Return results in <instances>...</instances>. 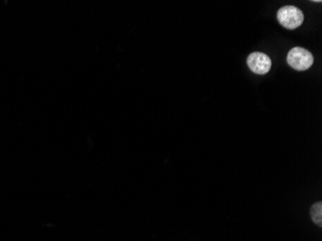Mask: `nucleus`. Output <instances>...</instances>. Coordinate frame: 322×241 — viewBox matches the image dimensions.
Instances as JSON below:
<instances>
[{"label": "nucleus", "mask_w": 322, "mask_h": 241, "mask_svg": "<svg viewBox=\"0 0 322 241\" xmlns=\"http://www.w3.org/2000/svg\"><path fill=\"white\" fill-rule=\"evenodd\" d=\"M277 20L283 27L293 30L302 25L304 22V14L298 7L287 5L278 10Z\"/></svg>", "instance_id": "obj_1"}, {"label": "nucleus", "mask_w": 322, "mask_h": 241, "mask_svg": "<svg viewBox=\"0 0 322 241\" xmlns=\"http://www.w3.org/2000/svg\"><path fill=\"white\" fill-rule=\"evenodd\" d=\"M287 62L292 69L298 72H304L309 70L314 64V56L311 51L303 48H291L288 56Z\"/></svg>", "instance_id": "obj_2"}, {"label": "nucleus", "mask_w": 322, "mask_h": 241, "mask_svg": "<svg viewBox=\"0 0 322 241\" xmlns=\"http://www.w3.org/2000/svg\"><path fill=\"white\" fill-rule=\"evenodd\" d=\"M247 65L254 73L266 74L271 69L272 62L270 57L265 53L255 51L248 56Z\"/></svg>", "instance_id": "obj_3"}, {"label": "nucleus", "mask_w": 322, "mask_h": 241, "mask_svg": "<svg viewBox=\"0 0 322 241\" xmlns=\"http://www.w3.org/2000/svg\"><path fill=\"white\" fill-rule=\"evenodd\" d=\"M310 214L312 217V220L314 221V223L316 225H318L319 227H322V202H318L316 204L313 205V207L311 208L310 211Z\"/></svg>", "instance_id": "obj_4"}]
</instances>
